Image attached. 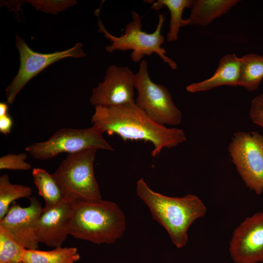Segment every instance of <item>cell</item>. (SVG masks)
Listing matches in <instances>:
<instances>
[{
	"label": "cell",
	"mask_w": 263,
	"mask_h": 263,
	"mask_svg": "<svg viewBox=\"0 0 263 263\" xmlns=\"http://www.w3.org/2000/svg\"><path fill=\"white\" fill-rule=\"evenodd\" d=\"M91 122L103 134H116L124 141L143 140L153 146V157L164 148H172L186 141L183 130L169 128L150 118L135 103L117 107L95 106Z\"/></svg>",
	"instance_id": "6da1fadb"
},
{
	"label": "cell",
	"mask_w": 263,
	"mask_h": 263,
	"mask_svg": "<svg viewBox=\"0 0 263 263\" xmlns=\"http://www.w3.org/2000/svg\"><path fill=\"white\" fill-rule=\"evenodd\" d=\"M136 192L148 206L152 218L165 229L179 249L187 244L190 225L206 214L205 204L194 194L182 197L166 196L151 189L143 178L137 183Z\"/></svg>",
	"instance_id": "7a4b0ae2"
},
{
	"label": "cell",
	"mask_w": 263,
	"mask_h": 263,
	"mask_svg": "<svg viewBox=\"0 0 263 263\" xmlns=\"http://www.w3.org/2000/svg\"><path fill=\"white\" fill-rule=\"evenodd\" d=\"M125 230V216L115 203L101 199L70 204L68 235L96 244H113Z\"/></svg>",
	"instance_id": "3957f363"
},
{
	"label": "cell",
	"mask_w": 263,
	"mask_h": 263,
	"mask_svg": "<svg viewBox=\"0 0 263 263\" xmlns=\"http://www.w3.org/2000/svg\"><path fill=\"white\" fill-rule=\"evenodd\" d=\"M97 150L89 149L69 154L52 174L58 184L63 201L102 199L94 174Z\"/></svg>",
	"instance_id": "277c9868"
},
{
	"label": "cell",
	"mask_w": 263,
	"mask_h": 263,
	"mask_svg": "<svg viewBox=\"0 0 263 263\" xmlns=\"http://www.w3.org/2000/svg\"><path fill=\"white\" fill-rule=\"evenodd\" d=\"M132 20L126 25L124 34L115 37L110 34L103 25L100 19L98 21V31L109 39L111 44L106 46V51L109 53L115 51H132L131 54L132 60L135 62L141 60L145 56L156 53L165 63L173 70L177 68L176 63L166 55V52L161 45L165 38L161 32L164 21L163 14L159 15V19L155 30L148 33L142 29L141 18L137 12L132 11Z\"/></svg>",
	"instance_id": "5b68a950"
},
{
	"label": "cell",
	"mask_w": 263,
	"mask_h": 263,
	"mask_svg": "<svg viewBox=\"0 0 263 263\" xmlns=\"http://www.w3.org/2000/svg\"><path fill=\"white\" fill-rule=\"evenodd\" d=\"M134 86L137 93L135 104L152 120L164 126L181 123V112L175 105L168 89L150 79L145 60L141 61L135 74Z\"/></svg>",
	"instance_id": "8992f818"
},
{
	"label": "cell",
	"mask_w": 263,
	"mask_h": 263,
	"mask_svg": "<svg viewBox=\"0 0 263 263\" xmlns=\"http://www.w3.org/2000/svg\"><path fill=\"white\" fill-rule=\"evenodd\" d=\"M89 149L113 150L103 134L92 126L80 129H61L46 141L33 143L25 149L33 158L41 160L51 159L62 152L71 154Z\"/></svg>",
	"instance_id": "52a82bcc"
},
{
	"label": "cell",
	"mask_w": 263,
	"mask_h": 263,
	"mask_svg": "<svg viewBox=\"0 0 263 263\" xmlns=\"http://www.w3.org/2000/svg\"><path fill=\"white\" fill-rule=\"evenodd\" d=\"M228 150L246 187L257 195L263 192V135L256 131L234 133Z\"/></svg>",
	"instance_id": "ba28073f"
},
{
	"label": "cell",
	"mask_w": 263,
	"mask_h": 263,
	"mask_svg": "<svg viewBox=\"0 0 263 263\" xmlns=\"http://www.w3.org/2000/svg\"><path fill=\"white\" fill-rule=\"evenodd\" d=\"M16 46L19 54V68L17 74L5 89L7 102L11 105L24 86L48 66L63 58L86 56L81 43H77L65 50L43 54L32 50L24 40L17 35Z\"/></svg>",
	"instance_id": "9c48e42d"
},
{
	"label": "cell",
	"mask_w": 263,
	"mask_h": 263,
	"mask_svg": "<svg viewBox=\"0 0 263 263\" xmlns=\"http://www.w3.org/2000/svg\"><path fill=\"white\" fill-rule=\"evenodd\" d=\"M134 76L128 67L111 65L104 80L93 89L90 103L94 106L117 107L135 103Z\"/></svg>",
	"instance_id": "30bf717a"
},
{
	"label": "cell",
	"mask_w": 263,
	"mask_h": 263,
	"mask_svg": "<svg viewBox=\"0 0 263 263\" xmlns=\"http://www.w3.org/2000/svg\"><path fill=\"white\" fill-rule=\"evenodd\" d=\"M229 252L235 263H263V211L246 217L236 227Z\"/></svg>",
	"instance_id": "8fae6325"
},
{
	"label": "cell",
	"mask_w": 263,
	"mask_h": 263,
	"mask_svg": "<svg viewBox=\"0 0 263 263\" xmlns=\"http://www.w3.org/2000/svg\"><path fill=\"white\" fill-rule=\"evenodd\" d=\"M28 207H21L13 202L0 221V226L6 230L26 249H38L37 225L43 207L36 197L29 198Z\"/></svg>",
	"instance_id": "7c38bea8"
},
{
	"label": "cell",
	"mask_w": 263,
	"mask_h": 263,
	"mask_svg": "<svg viewBox=\"0 0 263 263\" xmlns=\"http://www.w3.org/2000/svg\"><path fill=\"white\" fill-rule=\"evenodd\" d=\"M70 204L62 201L48 208L43 207L37 225L38 241L48 247H61L68 235L67 226Z\"/></svg>",
	"instance_id": "4fadbf2b"
},
{
	"label": "cell",
	"mask_w": 263,
	"mask_h": 263,
	"mask_svg": "<svg viewBox=\"0 0 263 263\" xmlns=\"http://www.w3.org/2000/svg\"><path fill=\"white\" fill-rule=\"evenodd\" d=\"M241 65V58L234 54L226 55L220 59L218 66L212 76L188 85L186 90L194 93L208 91L222 85L239 86Z\"/></svg>",
	"instance_id": "5bb4252c"
},
{
	"label": "cell",
	"mask_w": 263,
	"mask_h": 263,
	"mask_svg": "<svg viewBox=\"0 0 263 263\" xmlns=\"http://www.w3.org/2000/svg\"><path fill=\"white\" fill-rule=\"evenodd\" d=\"M240 1L238 0H195L186 25L207 26L215 19L228 12Z\"/></svg>",
	"instance_id": "9a60e30c"
},
{
	"label": "cell",
	"mask_w": 263,
	"mask_h": 263,
	"mask_svg": "<svg viewBox=\"0 0 263 263\" xmlns=\"http://www.w3.org/2000/svg\"><path fill=\"white\" fill-rule=\"evenodd\" d=\"M79 259L76 248L58 247L49 251L25 249L22 262L24 263H75Z\"/></svg>",
	"instance_id": "2e32d148"
},
{
	"label": "cell",
	"mask_w": 263,
	"mask_h": 263,
	"mask_svg": "<svg viewBox=\"0 0 263 263\" xmlns=\"http://www.w3.org/2000/svg\"><path fill=\"white\" fill-rule=\"evenodd\" d=\"M32 176L38 194L44 201V208L53 207L63 201L60 188L53 174L44 169L34 168Z\"/></svg>",
	"instance_id": "e0dca14e"
},
{
	"label": "cell",
	"mask_w": 263,
	"mask_h": 263,
	"mask_svg": "<svg viewBox=\"0 0 263 263\" xmlns=\"http://www.w3.org/2000/svg\"><path fill=\"white\" fill-rule=\"evenodd\" d=\"M239 86L249 92L256 90L263 79V56L249 54L241 58Z\"/></svg>",
	"instance_id": "ac0fdd59"
},
{
	"label": "cell",
	"mask_w": 263,
	"mask_h": 263,
	"mask_svg": "<svg viewBox=\"0 0 263 263\" xmlns=\"http://www.w3.org/2000/svg\"><path fill=\"white\" fill-rule=\"evenodd\" d=\"M192 0H159L154 2L151 8L159 10L166 6L170 13L169 30L167 35L169 42L175 41L178 39L181 27L185 26V19H182V14L186 8L191 7Z\"/></svg>",
	"instance_id": "d6986e66"
},
{
	"label": "cell",
	"mask_w": 263,
	"mask_h": 263,
	"mask_svg": "<svg viewBox=\"0 0 263 263\" xmlns=\"http://www.w3.org/2000/svg\"><path fill=\"white\" fill-rule=\"evenodd\" d=\"M31 188L27 186L13 184L7 174L0 176V221L7 214L10 207L15 200L20 198H29Z\"/></svg>",
	"instance_id": "ffe728a7"
},
{
	"label": "cell",
	"mask_w": 263,
	"mask_h": 263,
	"mask_svg": "<svg viewBox=\"0 0 263 263\" xmlns=\"http://www.w3.org/2000/svg\"><path fill=\"white\" fill-rule=\"evenodd\" d=\"M25 248L0 226V263L22 262Z\"/></svg>",
	"instance_id": "44dd1931"
},
{
	"label": "cell",
	"mask_w": 263,
	"mask_h": 263,
	"mask_svg": "<svg viewBox=\"0 0 263 263\" xmlns=\"http://www.w3.org/2000/svg\"><path fill=\"white\" fill-rule=\"evenodd\" d=\"M37 10L43 12L57 14L59 12L75 5L76 0H28Z\"/></svg>",
	"instance_id": "7402d4cb"
},
{
	"label": "cell",
	"mask_w": 263,
	"mask_h": 263,
	"mask_svg": "<svg viewBox=\"0 0 263 263\" xmlns=\"http://www.w3.org/2000/svg\"><path fill=\"white\" fill-rule=\"evenodd\" d=\"M27 157L25 153L8 154L0 158V169L28 170L32 169L30 164L25 161Z\"/></svg>",
	"instance_id": "603a6c76"
},
{
	"label": "cell",
	"mask_w": 263,
	"mask_h": 263,
	"mask_svg": "<svg viewBox=\"0 0 263 263\" xmlns=\"http://www.w3.org/2000/svg\"><path fill=\"white\" fill-rule=\"evenodd\" d=\"M249 115L254 124L263 128V93L257 95L251 100Z\"/></svg>",
	"instance_id": "cb8c5ba5"
},
{
	"label": "cell",
	"mask_w": 263,
	"mask_h": 263,
	"mask_svg": "<svg viewBox=\"0 0 263 263\" xmlns=\"http://www.w3.org/2000/svg\"><path fill=\"white\" fill-rule=\"evenodd\" d=\"M13 126V120L8 114L0 116V132L7 135L11 131Z\"/></svg>",
	"instance_id": "d4e9b609"
},
{
	"label": "cell",
	"mask_w": 263,
	"mask_h": 263,
	"mask_svg": "<svg viewBox=\"0 0 263 263\" xmlns=\"http://www.w3.org/2000/svg\"><path fill=\"white\" fill-rule=\"evenodd\" d=\"M8 103L7 102L0 103V116L5 115L8 113Z\"/></svg>",
	"instance_id": "484cf974"
},
{
	"label": "cell",
	"mask_w": 263,
	"mask_h": 263,
	"mask_svg": "<svg viewBox=\"0 0 263 263\" xmlns=\"http://www.w3.org/2000/svg\"><path fill=\"white\" fill-rule=\"evenodd\" d=\"M16 263H24L23 262H20Z\"/></svg>",
	"instance_id": "4316f807"
}]
</instances>
